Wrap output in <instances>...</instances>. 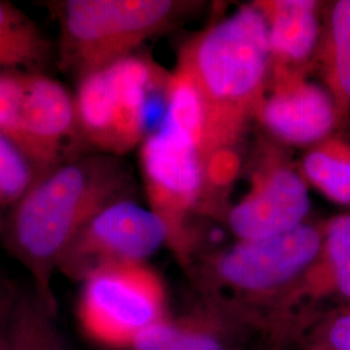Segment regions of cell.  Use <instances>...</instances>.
Masks as SVG:
<instances>
[{
    "label": "cell",
    "mask_w": 350,
    "mask_h": 350,
    "mask_svg": "<svg viewBox=\"0 0 350 350\" xmlns=\"http://www.w3.org/2000/svg\"><path fill=\"white\" fill-rule=\"evenodd\" d=\"M130 175L112 156H75L39 175L4 215L0 238L5 250L51 305L57 308L52 279L70 241L104 206L130 199Z\"/></svg>",
    "instance_id": "1"
},
{
    "label": "cell",
    "mask_w": 350,
    "mask_h": 350,
    "mask_svg": "<svg viewBox=\"0 0 350 350\" xmlns=\"http://www.w3.org/2000/svg\"><path fill=\"white\" fill-rule=\"evenodd\" d=\"M199 92L204 111L202 163L234 150L250 120H257L271 75L267 24L256 4L192 38L178 64Z\"/></svg>",
    "instance_id": "2"
},
{
    "label": "cell",
    "mask_w": 350,
    "mask_h": 350,
    "mask_svg": "<svg viewBox=\"0 0 350 350\" xmlns=\"http://www.w3.org/2000/svg\"><path fill=\"white\" fill-rule=\"evenodd\" d=\"M183 4L172 0L52 3L60 23V66L78 78L109 66L173 25Z\"/></svg>",
    "instance_id": "3"
},
{
    "label": "cell",
    "mask_w": 350,
    "mask_h": 350,
    "mask_svg": "<svg viewBox=\"0 0 350 350\" xmlns=\"http://www.w3.org/2000/svg\"><path fill=\"white\" fill-rule=\"evenodd\" d=\"M167 78L159 65L137 55L78 78L81 140L109 156L134 150L148 135L150 96L166 88Z\"/></svg>",
    "instance_id": "4"
},
{
    "label": "cell",
    "mask_w": 350,
    "mask_h": 350,
    "mask_svg": "<svg viewBox=\"0 0 350 350\" xmlns=\"http://www.w3.org/2000/svg\"><path fill=\"white\" fill-rule=\"evenodd\" d=\"M81 283L78 319L104 347L130 349L142 331L167 317L163 279L147 262L109 265Z\"/></svg>",
    "instance_id": "5"
},
{
    "label": "cell",
    "mask_w": 350,
    "mask_h": 350,
    "mask_svg": "<svg viewBox=\"0 0 350 350\" xmlns=\"http://www.w3.org/2000/svg\"><path fill=\"white\" fill-rule=\"evenodd\" d=\"M169 241V228L156 213L131 198L121 199L104 206L78 231L57 271L82 282L109 265L147 262Z\"/></svg>",
    "instance_id": "6"
},
{
    "label": "cell",
    "mask_w": 350,
    "mask_h": 350,
    "mask_svg": "<svg viewBox=\"0 0 350 350\" xmlns=\"http://www.w3.org/2000/svg\"><path fill=\"white\" fill-rule=\"evenodd\" d=\"M140 167L148 208L167 226L176 252L186 250L189 214L204 188V163L199 142L161 124L140 144Z\"/></svg>",
    "instance_id": "7"
},
{
    "label": "cell",
    "mask_w": 350,
    "mask_h": 350,
    "mask_svg": "<svg viewBox=\"0 0 350 350\" xmlns=\"http://www.w3.org/2000/svg\"><path fill=\"white\" fill-rule=\"evenodd\" d=\"M323 227L304 224L287 234L238 240L214 261L217 279L253 296L270 295L300 280L319 256Z\"/></svg>",
    "instance_id": "8"
},
{
    "label": "cell",
    "mask_w": 350,
    "mask_h": 350,
    "mask_svg": "<svg viewBox=\"0 0 350 350\" xmlns=\"http://www.w3.org/2000/svg\"><path fill=\"white\" fill-rule=\"evenodd\" d=\"M310 196L304 176L279 156H267L252 174L250 191L228 213L238 240L287 234L306 224Z\"/></svg>",
    "instance_id": "9"
},
{
    "label": "cell",
    "mask_w": 350,
    "mask_h": 350,
    "mask_svg": "<svg viewBox=\"0 0 350 350\" xmlns=\"http://www.w3.org/2000/svg\"><path fill=\"white\" fill-rule=\"evenodd\" d=\"M338 118L331 92L310 82L301 68L271 65L257 120L273 138L288 146L318 144L331 135Z\"/></svg>",
    "instance_id": "10"
},
{
    "label": "cell",
    "mask_w": 350,
    "mask_h": 350,
    "mask_svg": "<svg viewBox=\"0 0 350 350\" xmlns=\"http://www.w3.org/2000/svg\"><path fill=\"white\" fill-rule=\"evenodd\" d=\"M75 140L81 138L75 95L49 75L25 73L20 148L44 173L72 159L66 148Z\"/></svg>",
    "instance_id": "11"
},
{
    "label": "cell",
    "mask_w": 350,
    "mask_h": 350,
    "mask_svg": "<svg viewBox=\"0 0 350 350\" xmlns=\"http://www.w3.org/2000/svg\"><path fill=\"white\" fill-rule=\"evenodd\" d=\"M254 4L267 24L273 65L301 68L318 44V3L313 0H266Z\"/></svg>",
    "instance_id": "12"
},
{
    "label": "cell",
    "mask_w": 350,
    "mask_h": 350,
    "mask_svg": "<svg viewBox=\"0 0 350 350\" xmlns=\"http://www.w3.org/2000/svg\"><path fill=\"white\" fill-rule=\"evenodd\" d=\"M5 350H69L57 325V308L37 289L17 288L4 322Z\"/></svg>",
    "instance_id": "13"
},
{
    "label": "cell",
    "mask_w": 350,
    "mask_h": 350,
    "mask_svg": "<svg viewBox=\"0 0 350 350\" xmlns=\"http://www.w3.org/2000/svg\"><path fill=\"white\" fill-rule=\"evenodd\" d=\"M51 44L30 17L0 0V69L27 68L31 73L49 63Z\"/></svg>",
    "instance_id": "14"
},
{
    "label": "cell",
    "mask_w": 350,
    "mask_h": 350,
    "mask_svg": "<svg viewBox=\"0 0 350 350\" xmlns=\"http://www.w3.org/2000/svg\"><path fill=\"white\" fill-rule=\"evenodd\" d=\"M302 279L313 291L334 289L350 302V214L325 224L319 256Z\"/></svg>",
    "instance_id": "15"
},
{
    "label": "cell",
    "mask_w": 350,
    "mask_h": 350,
    "mask_svg": "<svg viewBox=\"0 0 350 350\" xmlns=\"http://www.w3.org/2000/svg\"><path fill=\"white\" fill-rule=\"evenodd\" d=\"M301 174L327 199L350 205V147L328 138L314 146L302 160Z\"/></svg>",
    "instance_id": "16"
},
{
    "label": "cell",
    "mask_w": 350,
    "mask_h": 350,
    "mask_svg": "<svg viewBox=\"0 0 350 350\" xmlns=\"http://www.w3.org/2000/svg\"><path fill=\"white\" fill-rule=\"evenodd\" d=\"M131 350H228L225 338L213 325L163 318L142 331Z\"/></svg>",
    "instance_id": "17"
},
{
    "label": "cell",
    "mask_w": 350,
    "mask_h": 350,
    "mask_svg": "<svg viewBox=\"0 0 350 350\" xmlns=\"http://www.w3.org/2000/svg\"><path fill=\"white\" fill-rule=\"evenodd\" d=\"M325 73L340 117L350 107V0L336 1L329 16Z\"/></svg>",
    "instance_id": "18"
},
{
    "label": "cell",
    "mask_w": 350,
    "mask_h": 350,
    "mask_svg": "<svg viewBox=\"0 0 350 350\" xmlns=\"http://www.w3.org/2000/svg\"><path fill=\"white\" fill-rule=\"evenodd\" d=\"M42 172L11 139L0 134V222L37 182Z\"/></svg>",
    "instance_id": "19"
},
{
    "label": "cell",
    "mask_w": 350,
    "mask_h": 350,
    "mask_svg": "<svg viewBox=\"0 0 350 350\" xmlns=\"http://www.w3.org/2000/svg\"><path fill=\"white\" fill-rule=\"evenodd\" d=\"M24 94L25 73L0 72V134L11 139L18 147Z\"/></svg>",
    "instance_id": "20"
},
{
    "label": "cell",
    "mask_w": 350,
    "mask_h": 350,
    "mask_svg": "<svg viewBox=\"0 0 350 350\" xmlns=\"http://www.w3.org/2000/svg\"><path fill=\"white\" fill-rule=\"evenodd\" d=\"M327 349L350 350V312L336 317L325 332Z\"/></svg>",
    "instance_id": "21"
},
{
    "label": "cell",
    "mask_w": 350,
    "mask_h": 350,
    "mask_svg": "<svg viewBox=\"0 0 350 350\" xmlns=\"http://www.w3.org/2000/svg\"><path fill=\"white\" fill-rule=\"evenodd\" d=\"M17 288L5 275L0 273V334L3 331L5 317L11 306L13 297L17 292Z\"/></svg>",
    "instance_id": "22"
},
{
    "label": "cell",
    "mask_w": 350,
    "mask_h": 350,
    "mask_svg": "<svg viewBox=\"0 0 350 350\" xmlns=\"http://www.w3.org/2000/svg\"><path fill=\"white\" fill-rule=\"evenodd\" d=\"M0 350H5V344H4V327L0 334Z\"/></svg>",
    "instance_id": "23"
},
{
    "label": "cell",
    "mask_w": 350,
    "mask_h": 350,
    "mask_svg": "<svg viewBox=\"0 0 350 350\" xmlns=\"http://www.w3.org/2000/svg\"><path fill=\"white\" fill-rule=\"evenodd\" d=\"M314 350H329V349H327V348H319V349H314Z\"/></svg>",
    "instance_id": "24"
},
{
    "label": "cell",
    "mask_w": 350,
    "mask_h": 350,
    "mask_svg": "<svg viewBox=\"0 0 350 350\" xmlns=\"http://www.w3.org/2000/svg\"><path fill=\"white\" fill-rule=\"evenodd\" d=\"M0 72H3V70H1V69H0Z\"/></svg>",
    "instance_id": "25"
}]
</instances>
